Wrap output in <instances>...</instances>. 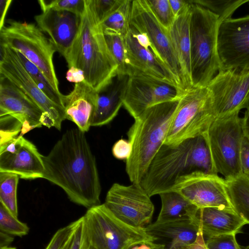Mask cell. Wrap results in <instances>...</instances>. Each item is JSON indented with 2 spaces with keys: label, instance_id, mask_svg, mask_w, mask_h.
<instances>
[{
  "label": "cell",
  "instance_id": "6da1fadb",
  "mask_svg": "<svg viewBox=\"0 0 249 249\" xmlns=\"http://www.w3.org/2000/svg\"><path fill=\"white\" fill-rule=\"evenodd\" d=\"M84 132L68 130L47 156L43 178L60 187L72 202L88 209L101 204L96 159Z\"/></svg>",
  "mask_w": 249,
  "mask_h": 249
},
{
  "label": "cell",
  "instance_id": "7a4b0ae2",
  "mask_svg": "<svg viewBox=\"0 0 249 249\" xmlns=\"http://www.w3.org/2000/svg\"><path fill=\"white\" fill-rule=\"evenodd\" d=\"M68 67L84 72L85 81L99 91L117 75V65L108 47L94 0H85L77 36L64 57Z\"/></svg>",
  "mask_w": 249,
  "mask_h": 249
},
{
  "label": "cell",
  "instance_id": "3957f363",
  "mask_svg": "<svg viewBox=\"0 0 249 249\" xmlns=\"http://www.w3.org/2000/svg\"><path fill=\"white\" fill-rule=\"evenodd\" d=\"M196 171L218 174L204 135L176 146L163 144L140 185L151 197L170 191L178 177Z\"/></svg>",
  "mask_w": 249,
  "mask_h": 249
},
{
  "label": "cell",
  "instance_id": "277c9868",
  "mask_svg": "<svg viewBox=\"0 0 249 249\" xmlns=\"http://www.w3.org/2000/svg\"><path fill=\"white\" fill-rule=\"evenodd\" d=\"M178 99L148 108L134 119L128 129L127 135L132 150L126 160L125 170L132 183L140 184L163 144Z\"/></svg>",
  "mask_w": 249,
  "mask_h": 249
},
{
  "label": "cell",
  "instance_id": "5b68a950",
  "mask_svg": "<svg viewBox=\"0 0 249 249\" xmlns=\"http://www.w3.org/2000/svg\"><path fill=\"white\" fill-rule=\"evenodd\" d=\"M190 3L192 86L205 87L219 70L217 40L220 21L218 17L208 9Z\"/></svg>",
  "mask_w": 249,
  "mask_h": 249
},
{
  "label": "cell",
  "instance_id": "8992f818",
  "mask_svg": "<svg viewBox=\"0 0 249 249\" xmlns=\"http://www.w3.org/2000/svg\"><path fill=\"white\" fill-rule=\"evenodd\" d=\"M215 119L208 87L188 88L179 96L163 144L176 146L184 140L203 135Z\"/></svg>",
  "mask_w": 249,
  "mask_h": 249
},
{
  "label": "cell",
  "instance_id": "52a82bcc",
  "mask_svg": "<svg viewBox=\"0 0 249 249\" xmlns=\"http://www.w3.org/2000/svg\"><path fill=\"white\" fill-rule=\"evenodd\" d=\"M0 30V44L22 53L42 71L53 89L60 93L53 64L56 49L46 34L33 23L8 20Z\"/></svg>",
  "mask_w": 249,
  "mask_h": 249
},
{
  "label": "cell",
  "instance_id": "ba28073f",
  "mask_svg": "<svg viewBox=\"0 0 249 249\" xmlns=\"http://www.w3.org/2000/svg\"><path fill=\"white\" fill-rule=\"evenodd\" d=\"M204 136L217 173L227 180L242 175L240 151L245 134L239 112L216 118Z\"/></svg>",
  "mask_w": 249,
  "mask_h": 249
},
{
  "label": "cell",
  "instance_id": "9c48e42d",
  "mask_svg": "<svg viewBox=\"0 0 249 249\" xmlns=\"http://www.w3.org/2000/svg\"><path fill=\"white\" fill-rule=\"evenodd\" d=\"M83 217L88 238L95 249H127L136 243L153 241L145 228L124 223L104 203L88 209Z\"/></svg>",
  "mask_w": 249,
  "mask_h": 249
},
{
  "label": "cell",
  "instance_id": "30bf717a",
  "mask_svg": "<svg viewBox=\"0 0 249 249\" xmlns=\"http://www.w3.org/2000/svg\"><path fill=\"white\" fill-rule=\"evenodd\" d=\"M130 26L147 36L150 44V50L169 69L178 89L184 91L185 89L181 72L169 30L156 18L146 0H132Z\"/></svg>",
  "mask_w": 249,
  "mask_h": 249
},
{
  "label": "cell",
  "instance_id": "8fae6325",
  "mask_svg": "<svg viewBox=\"0 0 249 249\" xmlns=\"http://www.w3.org/2000/svg\"><path fill=\"white\" fill-rule=\"evenodd\" d=\"M170 191L180 194L198 209L214 207L234 210L226 180L218 174L196 171L182 175L177 178Z\"/></svg>",
  "mask_w": 249,
  "mask_h": 249
},
{
  "label": "cell",
  "instance_id": "7c38bea8",
  "mask_svg": "<svg viewBox=\"0 0 249 249\" xmlns=\"http://www.w3.org/2000/svg\"><path fill=\"white\" fill-rule=\"evenodd\" d=\"M104 204L118 219L137 228H145L154 211L150 196L140 184L134 183L127 186L113 184Z\"/></svg>",
  "mask_w": 249,
  "mask_h": 249
},
{
  "label": "cell",
  "instance_id": "4fadbf2b",
  "mask_svg": "<svg viewBox=\"0 0 249 249\" xmlns=\"http://www.w3.org/2000/svg\"><path fill=\"white\" fill-rule=\"evenodd\" d=\"M183 92L174 84L133 72L128 76L123 106L135 119L149 107L178 99Z\"/></svg>",
  "mask_w": 249,
  "mask_h": 249
},
{
  "label": "cell",
  "instance_id": "5bb4252c",
  "mask_svg": "<svg viewBox=\"0 0 249 249\" xmlns=\"http://www.w3.org/2000/svg\"><path fill=\"white\" fill-rule=\"evenodd\" d=\"M207 87L216 118L239 112L249 96V68L219 71Z\"/></svg>",
  "mask_w": 249,
  "mask_h": 249
},
{
  "label": "cell",
  "instance_id": "9a60e30c",
  "mask_svg": "<svg viewBox=\"0 0 249 249\" xmlns=\"http://www.w3.org/2000/svg\"><path fill=\"white\" fill-rule=\"evenodd\" d=\"M217 46L219 71L249 69V15L220 22Z\"/></svg>",
  "mask_w": 249,
  "mask_h": 249
},
{
  "label": "cell",
  "instance_id": "2e32d148",
  "mask_svg": "<svg viewBox=\"0 0 249 249\" xmlns=\"http://www.w3.org/2000/svg\"><path fill=\"white\" fill-rule=\"evenodd\" d=\"M0 75H1L31 98L44 112L49 113L60 130L66 119L64 109L50 99L37 87L21 63L16 51L0 44Z\"/></svg>",
  "mask_w": 249,
  "mask_h": 249
},
{
  "label": "cell",
  "instance_id": "e0dca14e",
  "mask_svg": "<svg viewBox=\"0 0 249 249\" xmlns=\"http://www.w3.org/2000/svg\"><path fill=\"white\" fill-rule=\"evenodd\" d=\"M44 112L24 92L5 77L0 75V116L11 115L22 124L19 136L40 127Z\"/></svg>",
  "mask_w": 249,
  "mask_h": 249
},
{
  "label": "cell",
  "instance_id": "ac0fdd59",
  "mask_svg": "<svg viewBox=\"0 0 249 249\" xmlns=\"http://www.w3.org/2000/svg\"><path fill=\"white\" fill-rule=\"evenodd\" d=\"M37 26L46 34L64 57L78 33L81 16L71 12L48 9L35 17Z\"/></svg>",
  "mask_w": 249,
  "mask_h": 249
},
{
  "label": "cell",
  "instance_id": "d6986e66",
  "mask_svg": "<svg viewBox=\"0 0 249 249\" xmlns=\"http://www.w3.org/2000/svg\"><path fill=\"white\" fill-rule=\"evenodd\" d=\"M45 167L43 155L36 146L23 136H18L17 150L13 153H0V172L18 175L20 178H43Z\"/></svg>",
  "mask_w": 249,
  "mask_h": 249
},
{
  "label": "cell",
  "instance_id": "ffe728a7",
  "mask_svg": "<svg viewBox=\"0 0 249 249\" xmlns=\"http://www.w3.org/2000/svg\"><path fill=\"white\" fill-rule=\"evenodd\" d=\"M153 242L163 247V249H176L191 244L202 233L198 220H179L158 223L155 222L145 227Z\"/></svg>",
  "mask_w": 249,
  "mask_h": 249
},
{
  "label": "cell",
  "instance_id": "44dd1931",
  "mask_svg": "<svg viewBox=\"0 0 249 249\" xmlns=\"http://www.w3.org/2000/svg\"><path fill=\"white\" fill-rule=\"evenodd\" d=\"M97 97L98 91L85 81L75 84L73 90L62 97L66 119L74 123L83 132H87L91 126Z\"/></svg>",
  "mask_w": 249,
  "mask_h": 249
},
{
  "label": "cell",
  "instance_id": "7402d4cb",
  "mask_svg": "<svg viewBox=\"0 0 249 249\" xmlns=\"http://www.w3.org/2000/svg\"><path fill=\"white\" fill-rule=\"evenodd\" d=\"M124 42L129 68L128 76L133 72H140L174 84L178 87L169 69L156 57L150 49L139 44L130 30L125 37Z\"/></svg>",
  "mask_w": 249,
  "mask_h": 249
},
{
  "label": "cell",
  "instance_id": "603a6c76",
  "mask_svg": "<svg viewBox=\"0 0 249 249\" xmlns=\"http://www.w3.org/2000/svg\"><path fill=\"white\" fill-rule=\"evenodd\" d=\"M128 76L117 75L98 91L96 107L91 126H100L112 121L123 106Z\"/></svg>",
  "mask_w": 249,
  "mask_h": 249
},
{
  "label": "cell",
  "instance_id": "cb8c5ba5",
  "mask_svg": "<svg viewBox=\"0 0 249 249\" xmlns=\"http://www.w3.org/2000/svg\"><path fill=\"white\" fill-rule=\"evenodd\" d=\"M196 217L203 237L207 238L214 236L241 232L247 223L234 210L214 207L199 209Z\"/></svg>",
  "mask_w": 249,
  "mask_h": 249
},
{
  "label": "cell",
  "instance_id": "d4e9b609",
  "mask_svg": "<svg viewBox=\"0 0 249 249\" xmlns=\"http://www.w3.org/2000/svg\"><path fill=\"white\" fill-rule=\"evenodd\" d=\"M190 17L191 3L176 17L174 22L168 29L180 68L185 90L192 87L191 75Z\"/></svg>",
  "mask_w": 249,
  "mask_h": 249
},
{
  "label": "cell",
  "instance_id": "484cf974",
  "mask_svg": "<svg viewBox=\"0 0 249 249\" xmlns=\"http://www.w3.org/2000/svg\"><path fill=\"white\" fill-rule=\"evenodd\" d=\"M161 208L155 222L195 220L198 208L180 194L170 191L159 195Z\"/></svg>",
  "mask_w": 249,
  "mask_h": 249
},
{
  "label": "cell",
  "instance_id": "4316f807",
  "mask_svg": "<svg viewBox=\"0 0 249 249\" xmlns=\"http://www.w3.org/2000/svg\"><path fill=\"white\" fill-rule=\"evenodd\" d=\"M132 2L131 0H120L115 9L101 21L104 34H113L125 38L130 29Z\"/></svg>",
  "mask_w": 249,
  "mask_h": 249
},
{
  "label": "cell",
  "instance_id": "83f0119b",
  "mask_svg": "<svg viewBox=\"0 0 249 249\" xmlns=\"http://www.w3.org/2000/svg\"><path fill=\"white\" fill-rule=\"evenodd\" d=\"M226 180L234 210L249 224V178L242 174L234 179Z\"/></svg>",
  "mask_w": 249,
  "mask_h": 249
},
{
  "label": "cell",
  "instance_id": "f1b7e54d",
  "mask_svg": "<svg viewBox=\"0 0 249 249\" xmlns=\"http://www.w3.org/2000/svg\"><path fill=\"white\" fill-rule=\"evenodd\" d=\"M23 67L28 72L39 89L52 101L63 108V95L56 92L40 69L22 53L15 50Z\"/></svg>",
  "mask_w": 249,
  "mask_h": 249
},
{
  "label": "cell",
  "instance_id": "f546056e",
  "mask_svg": "<svg viewBox=\"0 0 249 249\" xmlns=\"http://www.w3.org/2000/svg\"><path fill=\"white\" fill-rule=\"evenodd\" d=\"M19 177L15 174L0 172V203L18 217L17 190Z\"/></svg>",
  "mask_w": 249,
  "mask_h": 249
},
{
  "label": "cell",
  "instance_id": "4dcf8cb0",
  "mask_svg": "<svg viewBox=\"0 0 249 249\" xmlns=\"http://www.w3.org/2000/svg\"><path fill=\"white\" fill-rule=\"evenodd\" d=\"M192 3L204 7L217 15L220 22L231 18L234 11L242 5L249 2V0H189Z\"/></svg>",
  "mask_w": 249,
  "mask_h": 249
},
{
  "label": "cell",
  "instance_id": "1f68e13d",
  "mask_svg": "<svg viewBox=\"0 0 249 249\" xmlns=\"http://www.w3.org/2000/svg\"><path fill=\"white\" fill-rule=\"evenodd\" d=\"M105 36L108 47L118 66L117 75L128 76L129 68L124 38L113 34H105Z\"/></svg>",
  "mask_w": 249,
  "mask_h": 249
},
{
  "label": "cell",
  "instance_id": "d6a6232c",
  "mask_svg": "<svg viewBox=\"0 0 249 249\" xmlns=\"http://www.w3.org/2000/svg\"><path fill=\"white\" fill-rule=\"evenodd\" d=\"M0 231L13 236L22 237L28 233L29 228L0 203Z\"/></svg>",
  "mask_w": 249,
  "mask_h": 249
},
{
  "label": "cell",
  "instance_id": "836d02e7",
  "mask_svg": "<svg viewBox=\"0 0 249 249\" xmlns=\"http://www.w3.org/2000/svg\"><path fill=\"white\" fill-rule=\"evenodd\" d=\"M146 1L156 18L163 27L168 30L176 18L169 0H146Z\"/></svg>",
  "mask_w": 249,
  "mask_h": 249
},
{
  "label": "cell",
  "instance_id": "e575fe53",
  "mask_svg": "<svg viewBox=\"0 0 249 249\" xmlns=\"http://www.w3.org/2000/svg\"><path fill=\"white\" fill-rule=\"evenodd\" d=\"M85 0H40L38 2L42 11L48 9L63 10L81 16L85 8Z\"/></svg>",
  "mask_w": 249,
  "mask_h": 249
},
{
  "label": "cell",
  "instance_id": "d590c367",
  "mask_svg": "<svg viewBox=\"0 0 249 249\" xmlns=\"http://www.w3.org/2000/svg\"><path fill=\"white\" fill-rule=\"evenodd\" d=\"M0 145L18 137L22 128V124L16 118L5 115L0 116Z\"/></svg>",
  "mask_w": 249,
  "mask_h": 249
},
{
  "label": "cell",
  "instance_id": "8d00e7d4",
  "mask_svg": "<svg viewBox=\"0 0 249 249\" xmlns=\"http://www.w3.org/2000/svg\"><path fill=\"white\" fill-rule=\"evenodd\" d=\"M235 234H225L207 238V249H241L238 244Z\"/></svg>",
  "mask_w": 249,
  "mask_h": 249
},
{
  "label": "cell",
  "instance_id": "74e56055",
  "mask_svg": "<svg viewBox=\"0 0 249 249\" xmlns=\"http://www.w3.org/2000/svg\"><path fill=\"white\" fill-rule=\"evenodd\" d=\"M78 223L77 220L57 230L45 249H62L74 232Z\"/></svg>",
  "mask_w": 249,
  "mask_h": 249
},
{
  "label": "cell",
  "instance_id": "f35d334b",
  "mask_svg": "<svg viewBox=\"0 0 249 249\" xmlns=\"http://www.w3.org/2000/svg\"><path fill=\"white\" fill-rule=\"evenodd\" d=\"M132 150V145L129 141L121 139L114 144L112 153L115 158L126 160L130 157Z\"/></svg>",
  "mask_w": 249,
  "mask_h": 249
},
{
  "label": "cell",
  "instance_id": "ab89813d",
  "mask_svg": "<svg viewBox=\"0 0 249 249\" xmlns=\"http://www.w3.org/2000/svg\"><path fill=\"white\" fill-rule=\"evenodd\" d=\"M95 9L100 21L104 20L116 7L120 0H94Z\"/></svg>",
  "mask_w": 249,
  "mask_h": 249
},
{
  "label": "cell",
  "instance_id": "60d3db41",
  "mask_svg": "<svg viewBox=\"0 0 249 249\" xmlns=\"http://www.w3.org/2000/svg\"><path fill=\"white\" fill-rule=\"evenodd\" d=\"M240 161L242 174L249 176V140L245 136L241 143Z\"/></svg>",
  "mask_w": 249,
  "mask_h": 249
},
{
  "label": "cell",
  "instance_id": "b9f144b4",
  "mask_svg": "<svg viewBox=\"0 0 249 249\" xmlns=\"http://www.w3.org/2000/svg\"><path fill=\"white\" fill-rule=\"evenodd\" d=\"M66 79L69 82L75 84L84 82L85 81L84 72L76 67H70L66 73Z\"/></svg>",
  "mask_w": 249,
  "mask_h": 249
},
{
  "label": "cell",
  "instance_id": "7bdbcfd3",
  "mask_svg": "<svg viewBox=\"0 0 249 249\" xmlns=\"http://www.w3.org/2000/svg\"><path fill=\"white\" fill-rule=\"evenodd\" d=\"M169 1L175 17L179 14L190 4L189 0H169Z\"/></svg>",
  "mask_w": 249,
  "mask_h": 249
},
{
  "label": "cell",
  "instance_id": "ee69618b",
  "mask_svg": "<svg viewBox=\"0 0 249 249\" xmlns=\"http://www.w3.org/2000/svg\"><path fill=\"white\" fill-rule=\"evenodd\" d=\"M78 220V223L74 232L73 240L70 249H80L83 217Z\"/></svg>",
  "mask_w": 249,
  "mask_h": 249
},
{
  "label": "cell",
  "instance_id": "f6af8a7d",
  "mask_svg": "<svg viewBox=\"0 0 249 249\" xmlns=\"http://www.w3.org/2000/svg\"><path fill=\"white\" fill-rule=\"evenodd\" d=\"M127 249H163V247L153 241H146L135 244Z\"/></svg>",
  "mask_w": 249,
  "mask_h": 249
},
{
  "label": "cell",
  "instance_id": "bcb514c9",
  "mask_svg": "<svg viewBox=\"0 0 249 249\" xmlns=\"http://www.w3.org/2000/svg\"><path fill=\"white\" fill-rule=\"evenodd\" d=\"M176 249H207L202 233L194 243L181 246Z\"/></svg>",
  "mask_w": 249,
  "mask_h": 249
},
{
  "label": "cell",
  "instance_id": "7dc6e473",
  "mask_svg": "<svg viewBox=\"0 0 249 249\" xmlns=\"http://www.w3.org/2000/svg\"><path fill=\"white\" fill-rule=\"evenodd\" d=\"M12 2L11 0H0V30L4 25L5 18Z\"/></svg>",
  "mask_w": 249,
  "mask_h": 249
},
{
  "label": "cell",
  "instance_id": "c3c4849f",
  "mask_svg": "<svg viewBox=\"0 0 249 249\" xmlns=\"http://www.w3.org/2000/svg\"><path fill=\"white\" fill-rule=\"evenodd\" d=\"M83 217L82 233L80 249H95L90 244L88 238L85 225L84 217Z\"/></svg>",
  "mask_w": 249,
  "mask_h": 249
},
{
  "label": "cell",
  "instance_id": "681fc988",
  "mask_svg": "<svg viewBox=\"0 0 249 249\" xmlns=\"http://www.w3.org/2000/svg\"><path fill=\"white\" fill-rule=\"evenodd\" d=\"M14 240V237L8 234L0 231V248L9 246Z\"/></svg>",
  "mask_w": 249,
  "mask_h": 249
},
{
  "label": "cell",
  "instance_id": "f907efd6",
  "mask_svg": "<svg viewBox=\"0 0 249 249\" xmlns=\"http://www.w3.org/2000/svg\"><path fill=\"white\" fill-rule=\"evenodd\" d=\"M242 120L245 136L249 140V110H246Z\"/></svg>",
  "mask_w": 249,
  "mask_h": 249
},
{
  "label": "cell",
  "instance_id": "816d5d0a",
  "mask_svg": "<svg viewBox=\"0 0 249 249\" xmlns=\"http://www.w3.org/2000/svg\"><path fill=\"white\" fill-rule=\"evenodd\" d=\"M74 232L71 234V237H70L69 240L67 241V242L66 243V244H65V245L64 246V247L62 248V249H71V246L72 244V240H73Z\"/></svg>",
  "mask_w": 249,
  "mask_h": 249
},
{
  "label": "cell",
  "instance_id": "f5cc1de1",
  "mask_svg": "<svg viewBox=\"0 0 249 249\" xmlns=\"http://www.w3.org/2000/svg\"><path fill=\"white\" fill-rule=\"evenodd\" d=\"M0 249H17V248L14 247L5 246L0 247Z\"/></svg>",
  "mask_w": 249,
  "mask_h": 249
},
{
  "label": "cell",
  "instance_id": "db71d44e",
  "mask_svg": "<svg viewBox=\"0 0 249 249\" xmlns=\"http://www.w3.org/2000/svg\"><path fill=\"white\" fill-rule=\"evenodd\" d=\"M245 108H246L247 110H249V96L245 106Z\"/></svg>",
  "mask_w": 249,
  "mask_h": 249
},
{
  "label": "cell",
  "instance_id": "11a10c76",
  "mask_svg": "<svg viewBox=\"0 0 249 249\" xmlns=\"http://www.w3.org/2000/svg\"><path fill=\"white\" fill-rule=\"evenodd\" d=\"M249 178V176L248 177Z\"/></svg>",
  "mask_w": 249,
  "mask_h": 249
}]
</instances>
